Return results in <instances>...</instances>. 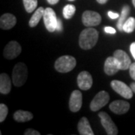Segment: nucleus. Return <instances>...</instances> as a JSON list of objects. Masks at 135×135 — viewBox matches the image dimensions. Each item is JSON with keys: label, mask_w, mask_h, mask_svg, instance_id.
<instances>
[{"label": "nucleus", "mask_w": 135, "mask_h": 135, "mask_svg": "<svg viewBox=\"0 0 135 135\" xmlns=\"http://www.w3.org/2000/svg\"><path fill=\"white\" fill-rule=\"evenodd\" d=\"M98 32L92 27L83 29L79 37V46L83 50H90L96 45L98 40Z\"/></svg>", "instance_id": "obj_1"}, {"label": "nucleus", "mask_w": 135, "mask_h": 135, "mask_svg": "<svg viewBox=\"0 0 135 135\" xmlns=\"http://www.w3.org/2000/svg\"><path fill=\"white\" fill-rule=\"evenodd\" d=\"M28 68L23 62H18L15 65L12 71V81L15 86L21 87L27 81Z\"/></svg>", "instance_id": "obj_2"}, {"label": "nucleus", "mask_w": 135, "mask_h": 135, "mask_svg": "<svg viewBox=\"0 0 135 135\" xmlns=\"http://www.w3.org/2000/svg\"><path fill=\"white\" fill-rule=\"evenodd\" d=\"M77 65L76 59L73 57L72 56H62L58 58L56 62L54 67L55 69L60 73H68L75 68Z\"/></svg>", "instance_id": "obj_3"}, {"label": "nucleus", "mask_w": 135, "mask_h": 135, "mask_svg": "<svg viewBox=\"0 0 135 135\" xmlns=\"http://www.w3.org/2000/svg\"><path fill=\"white\" fill-rule=\"evenodd\" d=\"M44 23L47 30L50 32H53L56 31V25H57V17L51 8H47L44 10L43 16Z\"/></svg>", "instance_id": "obj_4"}, {"label": "nucleus", "mask_w": 135, "mask_h": 135, "mask_svg": "<svg viewBox=\"0 0 135 135\" xmlns=\"http://www.w3.org/2000/svg\"><path fill=\"white\" fill-rule=\"evenodd\" d=\"M110 101V95L106 91H101L97 93L90 103V110L93 112L99 110L102 107L107 104Z\"/></svg>", "instance_id": "obj_5"}, {"label": "nucleus", "mask_w": 135, "mask_h": 135, "mask_svg": "<svg viewBox=\"0 0 135 135\" xmlns=\"http://www.w3.org/2000/svg\"><path fill=\"white\" fill-rule=\"evenodd\" d=\"M110 86L117 94L126 99H131L133 97V91L131 88L122 81L114 80L111 81Z\"/></svg>", "instance_id": "obj_6"}, {"label": "nucleus", "mask_w": 135, "mask_h": 135, "mask_svg": "<svg viewBox=\"0 0 135 135\" xmlns=\"http://www.w3.org/2000/svg\"><path fill=\"white\" fill-rule=\"evenodd\" d=\"M98 117L101 119V123L104 128L105 129L107 134L116 135L118 134V128L116 124L112 120L110 116L105 112H100L98 113Z\"/></svg>", "instance_id": "obj_7"}, {"label": "nucleus", "mask_w": 135, "mask_h": 135, "mask_svg": "<svg viewBox=\"0 0 135 135\" xmlns=\"http://www.w3.org/2000/svg\"><path fill=\"white\" fill-rule=\"evenodd\" d=\"M82 22L86 27L96 26L101 23V16L96 11H85L82 15Z\"/></svg>", "instance_id": "obj_8"}, {"label": "nucleus", "mask_w": 135, "mask_h": 135, "mask_svg": "<svg viewBox=\"0 0 135 135\" xmlns=\"http://www.w3.org/2000/svg\"><path fill=\"white\" fill-rule=\"evenodd\" d=\"M22 52L20 44L16 41H11L6 44L3 50V56L6 59L11 60L17 58Z\"/></svg>", "instance_id": "obj_9"}, {"label": "nucleus", "mask_w": 135, "mask_h": 135, "mask_svg": "<svg viewBox=\"0 0 135 135\" xmlns=\"http://www.w3.org/2000/svg\"><path fill=\"white\" fill-rule=\"evenodd\" d=\"M113 57L116 59L120 70H127L130 67L131 61L129 56L122 50H116L113 53Z\"/></svg>", "instance_id": "obj_10"}, {"label": "nucleus", "mask_w": 135, "mask_h": 135, "mask_svg": "<svg viewBox=\"0 0 135 135\" xmlns=\"http://www.w3.org/2000/svg\"><path fill=\"white\" fill-rule=\"evenodd\" d=\"M77 82L78 87L81 90H89V89H91L93 84V80L91 74L86 71H81L77 76Z\"/></svg>", "instance_id": "obj_11"}, {"label": "nucleus", "mask_w": 135, "mask_h": 135, "mask_svg": "<svg viewBox=\"0 0 135 135\" xmlns=\"http://www.w3.org/2000/svg\"><path fill=\"white\" fill-rule=\"evenodd\" d=\"M83 104L82 93L79 90H74L69 99V109L71 112L76 113L80 110Z\"/></svg>", "instance_id": "obj_12"}, {"label": "nucleus", "mask_w": 135, "mask_h": 135, "mask_svg": "<svg viewBox=\"0 0 135 135\" xmlns=\"http://www.w3.org/2000/svg\"><path fill=\"white\" fill-rule=\"evenodd\" d=\"M109 108L113 113L118 115L125 114L130 109V104L123 100H116L111 102Z\"/></svg>", "instance_id": "obj_13"}, {"label": "nucleus", "mask_w": 135, "mask_h": 135, "mask_svg": "<svg viewBox=\"0 0 135 135\" xmlns=\"http://www.w3.org/2000/svg\"><path fill=\"white\" fill-rule=\"evenodd\" d=\"M17 23V18L15 15L6 13L0 17V28L4 30L12 29Z\"/></svg>", "instance_id": "obj_14"}, {"label": "nucleus", "mask_w": 135, "mask_h": 135, "mask_svg": "<svg viewBox=\"0 0 135 135\" xmlns=\"http://www.w3.org/2000/svg\"><path fill=\"white\" fill-rule=\"evenodd\" d=\"M119 70L120 69L118 66L116 59L113 57V56L107 58L105 62H104V71L107 75L113 76V75L116 74Z\"/></svg>", "instance_id": "obj_15"}, {"label": "nucleus", "mask_w": 135, "mask_h": 135, "mask_svg": "<svg viewBox=\"0 0 135 135\" xmlns=\"http://www.w3.org/2000/svg\"><path fill=\"white\" fill-rule=\"evenodd\" d=\"M11 90V80L6 73L0 74V93L2 95L9 94Z\"/></svg>", "instance_id": "obj_16"}, {"label": "nucleus", "mask_w": 135, "mask_h": 135, "mask_svg": "<svg viewBox=\"0 0 135 135\" xmlns=\"http://www.w3.org/2000/svg\"><path fill=\"white\" fill-rule=\"evenodd\" d=\"M78 132L80 135H94L89 122L86 117H82L77 125Z\"/></svg>", "instance_id": "obj_17"}, {"label": "nucleus", "mask_w": 135, "mask_h": 135, "mask_svg": "<svg viewBox=\"0 0 135 135\" xmlns=\"http://www.w3.org/2000/svg\"><path fill=\"white\" fill-rule=\"evenodd\" d=\"M13 117L14 119L17 122H29L33 119V114L29 111L19 110L14 113Z\"/></svg>", "instance_id": "obj_18"}, {"label": "nucleus", "mask_w": 135, "mask_h": 135, "mask_svg": "<svg viewBox=\"0 0 135 135\" xmlns=\"http://www.w3.org/2000/svg\"><path fill=\"white\" fill-rule=\"evenodd\" d=\"M131 8L129 7V5H125L122 7V12H121V15L119 16V17L118 18V21H117V28L119 31H123L122 27H123V25L125 23V22L126 21V20L128 18V15L130 14Z\"/></svg>", "instance_id": "obj_19"}, {"label": "nucleus", "mask_w": 135, "mask_h": 135, "mask_svg": "<svg viewBox=\"0 0 135 135\" xmlns=\"http://www.w3.org/2000/svg\"><path fill=\"white\" fill-rule=\"evenodd\" d=\"M44 8L43 7H39L35 11L29 21V26L30 27L33 28L35 27L38 24L39 21L41 20V18H43L44 13Z\"/></svg>", "instance_id": "obj_20"}, {"label": "nucleus", "mask_w": 135, "mask_h": 135, "mask_svg": "<svg viewBox=\"0 0 135 135\" xmlns=\"http://www.w3.org/2000/svg\"><path fill=\"white\" fill-rule=\"evenodd\" d=\"M122 29L126 33L133 32L135 29V18H134L133 17H128L123 25Z\"/></svg>", "instance_id": "obj_21"}, {"label": "nucleus", "mask_w": 135, "mask_h": 135, "mask_svg": "<svg viewBox=\"0 0 135 135\" xmlns=\"http://www.w3.org/2000/svg\"><path fill=\"white\" fill-rule=\"evenodd\" d=\"M76 12V7L74 5H66L62 10L63 17L66 20L71 19Z\"/></svg>", "instance_id": "obj_22"}, {"label": "nucleus", "mask_w": 135, "mask_h": 135, "mask_svg": "<svg viewBox=\"0 0 135 135\" xmlns=\"http://www.w3.org/2000/svg\"><path fill=\"white\" fill-rule=\"evenodd\" d=\"M25 10L27 13H32L38 6V0H23Z\"/></svg>", "instance_id": "obj_23"}, {"label": "nucleus", "mask_w": 135, "mask_h": 135, "mask_svg": "<svg viewBox=\"0 0 135 135\" xmlns=\"http://www.w3.org/2000/svg\"><path fill=\"white\" fill-rule=\"evenodd\" d=\"M8 113V108L5 104H0V122L5 120Z\"/></svg>", "instance_id": "obj_24"}, {"label": "nucleus", "mask_w": 135, "mask_h": 135, "mask_svg": "<svg viewBox=\"0 0 135 135\" xmlns=\"http://www.w3.org/2000/svg\"><path fill=\"white\" fill-rule=\"evenodd\" d=\"M128 69H129V74L131 77L135 80V62L131 63Z\"/></svg>", "instance_id": "obj_25"}, {"label": "nucleus", "mask_w": 135, "mask_h": 135, "mask_svg": "<svg viewBox=\"0 0 135 135\" xmlns=\"http://www.w3.org/2000/svg\"><path fill=\"white\" fill-rule=\"evenodd\" d=\"M41 133L36 130H34L32 128H28L25 131L24 135H40Z\"/></svg>", "instance_id": "obj_26"}, {"label": "nucleus", "mask_w": 135, "mask_h": 135, "mask_svg": "<svg viewBox=\"0 0 135 135\" xmlns=\"http://www.w3.org/2000/svg\"><path fill=\"white\" fill-rule=\"evenodd\" d=\"M107 15H108V17L110 18V19H113V20H115V19H117V18H119V16L120 15H119L118 13H115V12H113V11H108V13H107Z\"/></svg>", "instance_id": "obj_27"}, {"label": "nucleus", "mask_w": 135, "mask_h": 135, "mask_svg": "<svg viewBox=\"0 0 135 135\" xmlns=\"http://www.w3.org/2000/svg\"><path fill=\"white\" fill-rule=\"evenodd\" d=\"M104 32L107 34H116V30L111 26H106L104 27Z\"/></svg>", "instance_id": "obj_28"}, {"label": "nucleus", "mask_w": 135, "mask_h": 135, "mask_svg": "<svg viewBox=\"0 0 135 135\" xmlns=\"http://www.w3.org/2000/svg\"><path fill=\"white\" fill-rule=\"evenodd\" d=\"M130 51L132 56L135 59V41L133 42V43H131V44L130 45Z\"/></svg>", "instance_id": "obj_29"}, {"label": "nucleus", "mask_w": 135, "mask_h": 135, "mask_svg": "<svg viewBox=\"0 0 135 135\" xmlns=\"http://www.w3.org/2000/svg\"><path fill=\"white\" fill-rule=\"evenodd\" d=\"M62 29V23L61 20L58 18V20H57V25H56V31L57 32H61Z\"/></svg>", "instance_id": "obj_30"}, {"label": "nucleus", "mask_w": 135, "mask_h": 135, "mask_svg": "<svg viewBox=\"0 0 135 135\" xmlns=\"http://www.w3.org/2000/svg\"><path fill=\"white\" fill-rule=\"evenodd\" d=\"M47 1L50 5H56L59 2V0H47Z\"/></svg>", "instance_id": "obj_31"}, {"label": "nucleus", "mask_w": 135, "mask_h": 135, "mask_svg": "<svg viewBox=\"0 0 135 135\" xmlns=\"http://www.w3.org/2000/svg\"><path fill=\"white\" fill-rule=\"evenodd\" d=\"M96 1L98 3H99L101 5H104V4H106L108 0H96Z\"/></svg>", "instance_id": "obj_32"}, {"label": "nucleus", "mask_w": 135, "mask_h": 135, "mask_svg": "<svg viewBox=\"0 0 135 135\" xmlns=\"http://www.w3.org/2000/svg\"><path fill=\"white\" fill-rule=\"evenodd\" d=\"M130 87L131 88V89H132L133 92H134L135 93V82L131 83L130 85Z\"/></svg>", "instance_id": "obj_33"}, {"label": "nucleus", "mask_w": 135, "mask_h": 135, "mask_svg": "<svg viewBox=\"0 0 135 135\" xmlns=\"http://www.w3.org/2000/svg\"><path fill=\"white\" fill-rule=\"evenodd\" d=\"M132 3H133V5H134V7L135 8V0H132Z\"/></svg>", "instance_id": "obj_34"}, {"label": "nucleus", "mask_w": 135, "mask_h": 135, "mask_svg": "<svg viewBox=\"0 0 135 135\" xmlns=\"http://www.w3.org/2000/svg\"><path fill=\"white\" fill-rule=\"evenodd\" d=\"M69 1H74V0H69Z\"/></svg>", "instance_id": "obj_35"}]
</instances>
